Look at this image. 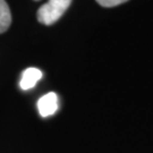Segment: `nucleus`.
<instances>
[{
    "label": "nucleus",
    "instance_id": "nucleus-1",
    "mask_svg": "<svg viewBox=\"0 0 153 153\" xmlns=\"http://www.w3.org/2000/svg\"><path fill=\"white\" fill-rule=\"evenodd\" d=\"M71 4V0H49L39 8L36 15L38 21L44 25L55 24L68 9Z\"/></svg>",
    "mask_w": 153,
    "mask_h": 153
},
{
    "label": "nucleus",
    "instance_id": "nucleus-2",
    "mask_svg": "<svg viewBox=\"0 0 153 153\" xmlns=\"http://www.w3.org/2000/svg\"><path fill=\"white\" fill-rule=\"evenodd\" d=\"M38 110L42 117L52 116L58 110V97L55 92L43 95L38 101Z\"/></svg>",
    "mask_w": 153,
    "mask_h": 153
},
{
    "label": "nucleus",
    "instance_id": "nucleus-3",
    "mask_svg": "<svg viewBox=\"0 0 153 153\" xmlns=\"http://www.w3.org/2000/svg\"><path fill=\"white\" fill-rule=\"evenodd\" d=\"M42 77V73L40 69L38 68H34V67H31V68H27L25 69L24 73L22 74V78H21V82H19V86L23 90H30V88H33L36 83L41 79Z\"/></svg>",
    "mask_w": 153,
    "mask_h": 153
},
{
    "label": "nucleus",
    "instance_id": "nucleus-4",
    "mask_svg": "<svg viewBox=\"0 0 153 153\" xmlns=\"http://www.w3.org/2000/svg\"><path fill=\"white\" fill-rule=\"evenodd\" d=\"M11 24L10 9L6 0H0V33L6 32Z\"/></svg>",
    "mask_w": 153,
    "mask_h": 153
},
{
    "label": "nucleus",
    "instance_id": "nucleus-5",
    "mask_svg": "<svg viewBox=\"0 0 153 153\" xmlns=\"http://www.w3.org/2000/svg\"><path fill=\"white\" fill-rule=\"evenodd\" d=\"M126 1H128V0H97V2L102 7H116V6L124 4Z\"/></svg>",
    "mask_w": 153,
    "mask_h": 153
},
{
    "label": "nucleus",
    "instance_id": "nucleus-6",
    "mask_svg": "<svg viewBox=\"0 0 153 153\" xmlns=\"http://www.w3.org/2000/svg\"><path fill=\"white\" fill-rule=\"evenodd\" d=\"M36 1H38V0H36Z\"/></svg>",
    "mask_w": 153,
    "mask_h": 153
}]
</instances>
